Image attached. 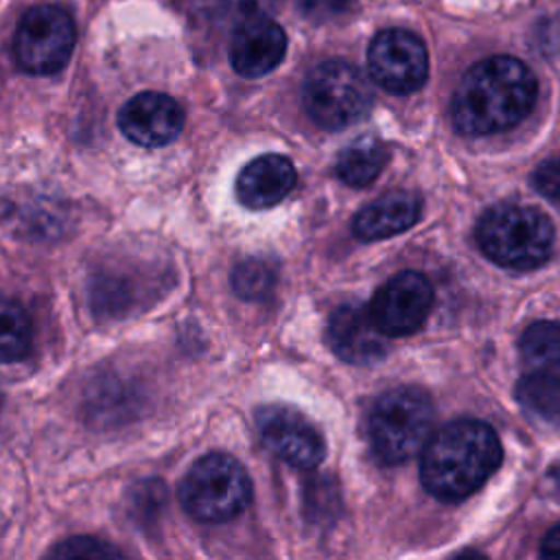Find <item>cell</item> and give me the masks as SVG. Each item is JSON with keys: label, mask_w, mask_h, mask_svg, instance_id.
Here are the masks:
<instances>
[{"label": "cell", "mask_w": 560, "mask_h": 560, "mask_svg": "<svg viewBox=\"0 0 560 560\" xmlns=\"http://www.w3.org/2000/svg\"><path fill=\"white\" fill-rule=\"evenodd\" d=\"M481 252L501 267H540L553 249V225L540 210L523 203L490 208L477 223Z\"/></svg>", "instance_id": "3"}, {"label": "cell", "mask_w": 560, "mask_h": 560, "mask_svg": "<svg viewBox=\"0 0 560 560\" xmlns=\"http://www.w3.org/2000/svg\"><path fill=\"white\" fill-rule=\"evenodd\" d=\"M516 398L527 413L560 427V378L540 372L525 374L516 385Z\"/></svg>", "instance_id": "18"}, {"label": "cell", "mask_w": 560, "mask_h": 560, "mask_svg": "<svg viewBox=\"0 0 560 560\" xmlns=\"http://www.w3.org/2000/svg\"><path fill=\"white\" fill-rule=\"evenodd\" d=\"M420 214V201L411 192H387L368 203L354 217V234L363 241L387 238L409 230Z\"/></svg>", "instance_id": "15"}, {"label": "cell", "mask_w": 560, "mask_h": 560, "mask_svg": "<svg viewBox=\"0 0 560 560\" xmlns=\"http://www.w3.org/2000/svg\"><path fill=\"white\" fill-rule=\"evenodd\" d=\"M118 127L133 144L155 149L171 144L184 127L182 105L162 92H140L118 112Z\"/></svg>", "instance_id": "11"}, {"label": "cell", "mask_w": 560, "mask_h": 560, "mask_svg": "<svg viewBox=\"0 0 560 560\" xmlns=\"http://www.w3.org/2000/svg\"><path fill=\"white\" fill-rule=\"evenodd\" d=\"M74 39V22L66 9L52 4L33 7L22 15L15 31V61L24 72L55 74L68 63Z\"/></svg>", "instance_id": "7"}, {"label": "cell", "mask_w": 560, "mask_h": 560, "mask_svg": "<svg viewBox=\"0 0 560 560\" xmlns=\"http://www.w3.org/2000/svg\"><path fill=\"white\" fill-rule=\"evenodd\" d=\"M499 464L501 442L494 429L481 420L459 418L424 444L420 479L433 497L459 501L479 490Z\"/></svg>", "instance_id": "2"}, {"label": "cell", "mask_w": 560, "mask_h": 560, "mask_svg": "<svg viewBox=\"0 0 560 560\" xmlns=\"http://www.w3.org/2000/svg\"><path fill=\"white\" fill-rule=\"evenodd\" d=\"M387 162L385 144L374 136H361L341 149L337 158V175L348 186L361 188L376 179Z\"/></svg>", "instance_id": "16"}, {"label": "cell", "mask_w": 560, "mask_h": 560, "mask_svg": "<svg viewBox=\"0 0 560 560\" xmlns=\"http://www.w3.org/2000/svg\"><path fill=\"white\" fill-rule=\"evenodd\" d=\"M372 79L394 94H409L424 85L429 55L418 35L405 28L381 31L368 50Z\"/></svg>", "instance_id": "8"}, {"label": "cell", "mask_w": 560, "mask_h": 560, "mask_svg": "<svg viewBox=\"0 0 560 560\" xmlns=\"http://www.w3.org/2000/svg\"><path fill=\"white\" fill-rule=\"evenodd\" d=\"M284 50V31L269 15H258L234 26L230 63L241 77L256 79L271 72L282 61Z\"/></svg>", "instance_id": "13"}, {"label": "cell", "mask_w": 560, "mask_h": 560, "mask_svg": "<svg viewBox=\"0 0 560 560\" xmlns=\"http://www.w3.org/2000/svg\"><path fill=\"white\" fill-rule=\"evenodd\" d=\"M306 114L324 129L359 122L372 107V90L359 68L343 59L317 63L302 90Z\"/></svg>", "instance_id": "6"}, {"label": "cell", "mask_w": 560, "mask_h": 560, "mask_svg": "<svg viewBox=\"0 0 560 560\" xmlns=\"http://www.w3.org/2000/svg\"><path fill=\"white\" fill-rule=\"evenodd\" d=\"M0 400H2V394H0Z\"/></svg>", "instance_id": "26"}, {"label": "cell", "mask_w": 560, "mask_h": 560, "mask_svg": "<svg viewBox=\"0 0 560 560\" xmlns=\"http://www.w3.org/2000/svg\"><path fill=\"white\" fill-rule=\"evenodd\" d=\"M433 407L420 387L402 385L385 392L370 413V442L383 464L413 457L429 438Z\"/></svg>", "instance_id": "4"}, {"label": "cell", "mask_w": 560, "mask_h": 560, "mask_svg": "<svg viewBox=\"0 0 560 560\" xmlns=\"http://www.w3.org/2000/svg\"><path fill=\"white\" fill-rule=\"evenodd\" d=\"M298 173L289 158L267 153L249 164L236 177V197L252 210H265L280 203L295 186Z\"/></svg>", "instance_id": "14"}, {"label": "cell", "mask_w": 560, "mask_h": 560, "mask_svg": "<svg viewBox=\"0 0 560 560\" xmlns=\"http://www.w3.org/2000/svg\"><path fill=\"white\" fill-rule=\"evenodd\" d=\"M52 556L57 558H105V556H118L114 547H107L94 538H70L61 542L57 549H52Z\"/></svg>", "instance_id": "23"}, {"label": "cell", "mask_w": 560, "mask_h": 560, "mask_svg": "<svg viewBox=\"0 0 560 560\" xmlns=\"http://www.w3.org/2000/svg\"><path fill=\"white\" fill-rule=\"evenodd\" d=\"M326 339L337 357L354 365H372L387 352V335L374 324L370 311L354 302L332 311Z\"/></svg>", "instance_id": "12"}, {"label": "cell", "mask_w": 560, "mask_h": 560, "mask_svg": "<svg viewBox=\"0 0 560 560\" xmlns=\"http://www.w3.org/2000/svg\"><path fill=\"white\" fill-rule=\"evenodd\" d=\"M278 0H197V11L219 24H241L249 18L269 15Z\"/></svg>", "instance_id": "20"}, {"label": "cell", "mask_w": 560, "mask_h": 560, "mask_svg": "<svg viewBox=\"0 0 560 560\" xmlns=\"http://www.w3.org/2000/svg\"><path fill=\"white\" fill-rule=\"evenodd\" d=\"M256 424L265 446L298 468H315L326 453L319 431L295 409L265 405L256 411Z\"/></svg>", "instance_id": "10"}, {"label": "cell", "mask_w": 560, "mask_h": 560, "mask_svg": "<svg viewBox=\"0 0 560 560\" xmlns=\"http://www.w3.org/2000/svg\"><path fill=\"white\" fill-rule=\"evenodd\" d=\"M300 11L313 22H330L346 15L354 0H298Z\"/></svg>", "instance_id": "24"}, {"label": "cell", "mask_w": 560, "mask_h": 560, "mask_svg": "<svg viewBox=\"0 0 560 560\" xmlns=\"http://www.w3.org/2000/svg\"><path fill=\"white\" fill-rule=\"evenodd\" d=\"M33 346V324L26 311L9 300H0V363L24 359Z\"/></svg>", "instance_id": "19"}, {"label": "cell", "mask_w": 560, "mask_h": 560, "mask_svg": "<svg viewBox=\"0 0 560 560\" xmlns=\"http://www.w3.org/2000/svg\"><path fill=\"white\" fill-rule=\"evenodd\" d=\"M521 359L532 372L560 378V322L540 319L518 341Z\"/></svg>", "instance_id": "17"}, {"label": "cell", "mask_w": 560, "mask_h": 560, "mask_svg": "<svg viewBox=\"0 0 560 560\" xmlns=\"http://www.w3.org/2000/svg\"><path fill=\"white\" fill-rule=\"evenodd\" d=\"M540 553L547 558H560V525H556L553 529L547 532Z\"/></svg>", "instance_id": "25"}, {"label": "cell", "mask_w": 560, "mask_h": 560, "mask_svg": "<svg viewBox=\"0 0 560 560\" xmlns=\"http://www.w3.org/2000/svg\"><path fill=\"white\" fill-rule=\"evenodd\" d=\"M433 304V287L418 271H400L389 278L372 298L368 311L387 337L416 332Z\"/></svg>", "instance_id": "9"}, {"label": "cell", "mask_w": 560, "mask_h": 560, "mask_svg": "<svg viewBox=\"0 0 560 560\" xmlns=\"http://www.w3.org/2000/svg\"><path fill=\"white\" fill-rule=\"evenodd\" d=\"M252 499L245 468L225 453L197 459L179 483L184 510L203 523H223L241 514Z\"/></svg>", "instance_id": "5"}, {"label": "cell", "mask_w": 560, "mask_h": 560, "mask_svg": "<svg viewBox=\"0 0 560 560\" xmlns=\"http://www.w3.org/2000/svg\"><path fill=\"white\" fill-rule=\"evenodd\" d=\"M532 184L542 197L560 201V155L540 162L532 173Z\"/></svg>", "instance_id": "22"}, {"label": "cell", "mask_w": 560, "mask_h": 560, "mask_svg": "<svg viewBox=\"0 0 560 560\" xmlns=\"http://www.w3.org/2000/svg\"><path fill=\"white\" fill-rule=\"evenodd\" d=\"M276 282V271L267 260L247 258L238 262L232 271V289L243 300H262L271 293Z\"/></svg>", "instance_id": "21"}, {"label": "cell", "mask_w": 560, "mask_h": 560, "mask_svg": "<svg viewBox=\"0 0 560 560\" xmlns=\"http://www.w3.org/2000/svg\"><path fill=\"white\" fill-rule=\"evenodd\" d=\"M538 94L534 72L518 59L499 55L475 63L459 81L451 116L468 136L505 131L529 116Z\"/></svg>", "instance_id": "1"}]
</instances>
